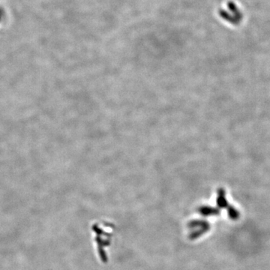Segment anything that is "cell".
I'll list each match as a JSON object with an SVG mask.
<instances>
[{
  "instance_id": "obj_1",
  "label": "cell",
  "mask_w": 270,
  "mask_h": 270,
  "mask_svg": "<svg viewBox=\"0 0 270 270\" xmlns=\"http://www.w3.org/2000/svg\"><path fill=\"white\" fill-rule=\"evenodd\" d=\"M227 212H228L229 217H230L231 219L237 220L238 219L239 217V212L237 211L236 209L233 208V207H229L228 208H227Z\"/></svg>"
},
{
  "instance_id": "obj_2",
  "label": "cell",
  "mask_w": 270,
  "mask_h": 270,
  "mask_svg": "<svg viewBox=\"0 0 270 270\" xmlns=\"http://www.w3.org/2000/svg\"><path fill=\"white\" fill-rule=\"evenodd\" d=\"M201 212L203 215H218L219 214V211L218 209H215L213 208H209V207H205L203 208V209L201 210Z\"/></svg>"
}]
</instances>
